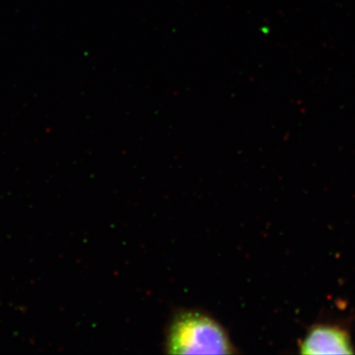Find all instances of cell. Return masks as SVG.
I'll use <instances>...</instances> for the list:
<instances>
[{
    "label": "cell",
    "instance_id": "cell-2",
    "mask_svg": "<svg viewBox=\"0 0 355 355\" xmlns=\"http://www.w3.org/2000/svg\"><path fill=\"white\" fill-rule=\"evenodd\" d=\"M302 354H352L349 338L343 331L334 328L315 329L301 345Z\"/></svg>",
    "mask_w": 355,
    "mask_h": 355
},
{
    "label": "cell",
    "instance_id": "cell-1",
    "mask_svg": "<svg viewBox=\"0 0 355 355\" xmlns=\"http://www.w3.org/2000/svg\"><path fill=\"white\" fill-rule=\"evenodd\" d=\"M169 354H231L234 347L216 320L198 312L181 313L170 324L166 340Z\"/></svg>",
    "mask_w": 355,
    "mask_h": 355
}]
</instances>
